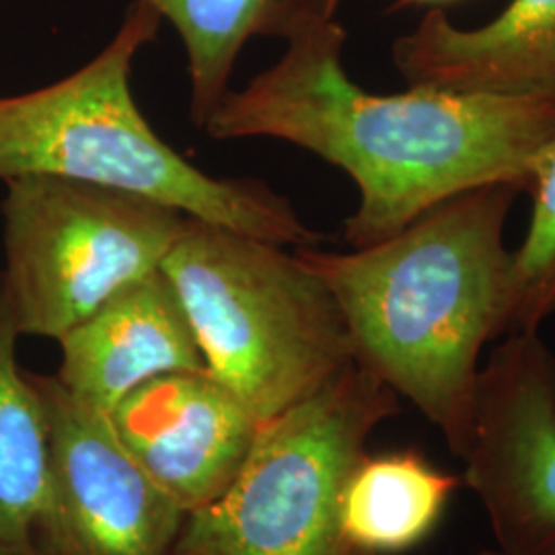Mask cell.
Returning a JSON list of instances; mask_svg holds the SVG:
<instances>
[{
  "mask_svg": "<svg viewBox=\"0 0 555 555\" xmlns=\"http://www.w3.org/2000/svg\"><path fill=\"white\" fill-rule=\"evenodd\" d=\"M348 34L330 21L288 41L274 66L229 91L210 139H276L346 171L360 190L344 237L354 249L393 237L444 199L488 183L525 192L555 139V100L408 87L369 93L344 68Z\"/></svg>",
  "mask_w": 555,
  "mask_h": 555,
  "instance_id": "obj_1",
  "label": "cell"
},
{
  "mask_svg": "<svg viewBox=\"0 0 555 555\" xmlns=\"http://www.w3.org/2000/svg\"><path fill=\"white\" fill-rule=\"evenodd\" d=\"M518 192L467 190L352 254L297 251L336 297L358 366L408 397L459 459L474 438L481 348L506 334L504 229Z\"/></svg>",
  "mask_w": 555,
  "mask_h": 555,
  "instance_id": "obj_2",
  "label": "cell"
},
{
  "mask_svg": "<svg viewBox=\"0 0 555 555\" xmlns=\"http://www.w3.org/2000/svg\"><path fill=\"white\" fill-rule=\"evenodd\" d=\"M160 23L151 4L134 0L116 36L79 70L0 98V179H77L157 199L274 245L315 247L319 233L270 185L202 171L142 116L130 85L132 64L157 38Z\"/></svg>",
  "mask_w": 555,
  "mask_h": 555,
  "instance_id": "obj_3",
  "label": "cell"
},
{
  "mask_svg": "<svg viewBox=\"0 0 555 555\" xmlns=\"http://www.w3.org/2000/svg\"><path fill=\"white\" fill-rule=\"evenodd\" d=\"M160 270L208 373L259 422L284 414L354 364L330 286L282 245L190 217Z\"/></svg>",
  "mask_w": 555,
  "mask_h": 555,
  "instance_id": "obj_4",
  "label": "cell"
},
{
  "mask_svg": "<svg viewBox=\"0 0 555 555\" xmlns=\"http://www.w3.org/2000/svg\"><path fill=\"white\" fill-rule=\"evenodd\" d=\"M399 396L357 362L261 422L233 483L181 525L169 555H369L341 527L346 481Z\"/></svg>",
  "mask_w": 555,
  "mask_h": 555,
  "instance_id": "obj_5",
  "label": "cell"
},
{
  "mask_svg": "<svg viewBox=\"0 0 555 555\" xmlns=\"http://www.w3.org/2000/svg\"><path fill=\"white\" fill-rule=\"evenodd\" d=\"M2 280L21 336L56 339L160 270L190 217L139 194L56 176L9 179Z\"/></svg>",
  "mask_w": 555,
  "mask_h": 555,
  "instance_id": "obj_6",
  "label": "cell"
},
{
  "mask_svg": "<svg viewBox=\"0 0 555 555\" xmlns=\"http://www.w3.org/2000/svg\"><path fill=\"white\" fill-rule=\"evenodd\" d=\"M29 377L50 435L40 555L171 554L185 513L126 449L112 414L80 403L56 375Z\"/></svg>",
  "mask_w": 555,
  "mask_h": 555,
  "instance_id": "obj_7",
  "label": "cell"
},
{
  "mask_svg": "<svg viewBox=\"0 0 555 555\" xmlns=\"http://www.w3.org/2000/svg\"><path fill=\"white\" fill-rule=\"evenodd\" d=\"M502 555H555V357L513 334L479 369L476 422L463 459Z\"/></svg>",
  "mask_w": 555,
  "mask_h": 555,
  "instance_id": "obj_8",
  "label": "cell"
},
{
  "mask_svg": "<svg viewBox=\"0 0 555 555\" xmlns=\"http://www.w3.org/2000/svg\"><path fill=\"white\" fill-rule=\"evenodd\" d=\"M116 433L185 515L233 483L258 438V417L208 371L146 380L112 412Z\"/></svg>",
  "mask_w": 555,
  "mask_h": 555,
  "instance_id": "obj_9",
  "label": "cell"
},
{
  "mask_svg": "<svg viewBox=\"0 0 555 555\" xmlns=\"http://www.w3.org/2000/svg\"><path fill=\"white\" fill-rule=\"evenodd\" d=\"M62 387L105 414L151 378L208 371L171 282L157 270L60 337Z\"/></svg>",
  "mask_w": 555,
  "mask_h": 555,
  "instance_id": "obj_10",
  "label": "cell"
},
{
  "mask_svg": "<svg viewBox=\"0 0 555 555\" xmlns=\"http://www.w3.org/2000/svg\"><path fill=\"white\" fill-rule=\"evenodd\" d=\"M391 59L408 87L555 100V0H513L476 29L435 7L393 41Z\"/></svg>",
  "mask_w": 555,
  "mask_h": 555,
  "instance_id": "obj_11",
  "label": "cell"
},
{
  "mask_svg": "<svg viewBox=\"0 0 555 555\" xmlns=\"http://www.w3.org/2000/svg\"><path fill=\"white\" fill-rule=\"evenodd\" d=\"M181 38L190 114L198 128L229 95V80L245 43L254 38L297 40L336 21L339 0H144Z\"/></svg>",
  "mask_w": 555,
  "mask_h": 555,
  "instance_id": "obj_12",
  "label": "cell"
},
{
  "mask_svg": "<svg viewBox=\"0 0 555 555\" xmlns=\"http://www.w3.org/2000/svg\"><path fill=\"white\" fill-rule=\"evenodd\" d=\"M20 336L0 272V555H40L50 435L40 393L17 364Z\"/></svg>",
  "mask_w": 555,
  "mask_h": 555,
  "instance_id": "obj_13",
  "label": "cell"
},
{
  "mask_svg": "<svg viewBox=\"0 0 555 555\" xmlns=\"http://www.w3.org/2000/svg\"><path fill=\"white\" fill-rule=\"evenodd\" d=\"M461 486L416 451L364 453L341 494L344 533L364 554L410 552L433 535Z\"/></svg>",
  "mask_w": 555,
  "mask_h": 555,
  "instance_id": "obj_14",
  "label": "cell"
},
{
  "mask_svg": "<svg viewBox=\"0 0 555 555\" xmlns=\"http://www.w3.org/2000/svg\"><path fill=\"white\" fill-rule=\"evenodd\" d=\"M525 192L533 198L527 238L511 254L506 336L537 334L555 311V139L531 163Z\"/></svg>",
  "mask_w": 555,
  "mask_h": 555,
  "instance_id": "obj_15",
  "label": "cell"
},
{
  "mask_svg": "<svg viewBox=\"0 0 555 555\" xmlns=\"http://www.w3.org/2000/svg\"><path fill=\"white\" fill-rule=\"evenodd\" d=\"M444 2H451V0H397L396 9H408V7H417V4H444Z\"/></svg>",
  "mask_w": 555,
  "mask_h": 555,
  "instance_id": "obj_16",
  "label": "cell"
},
{
  "mask_svg": "<svg viewBox=\"0 0 555 555\" xmlns=\"http://www.w3.org/2000/svg\"><path fill=\"white\" fill-rule=\"evenodd\" d=\"M477 555H502V554H500V552H481V554H477Z\"/></svg>",
  "mask_w": 555,
  "mask_h": 555,
  "instance_id": "obj_17",
  "label": "cell"
}]
</instances>
